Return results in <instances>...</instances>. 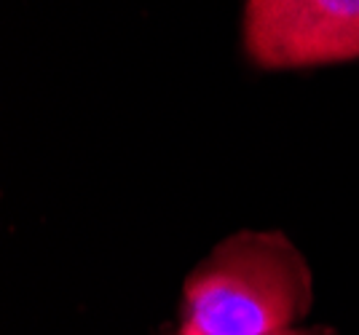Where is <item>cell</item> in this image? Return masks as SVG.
<instances>
[{"label":"cell","mask_w":359,"mask_h":335,"mask_svg":"<svg viewBox=\"0 0 359 335\" xmlns=\"http://www.w3.org/2000/svg\"><path fill=\"white\" fill-rule=\"evenodd\" d=\"M314 301L311 268L279 231H239L196 266L182 287V335H276Z\"/></svg>","instance_id":"cell-1"},{"label":"cell","mask_w":359,"mask_h":335,"mask_svg":"<svg viewBox=\"0 0 359 335\" xmlns=\"http://www.w3.org/2000/svg\"><path fill=\"white\" fill-rule=\"evenodd\" d=\"M241 46L260 70L359 60V0H244Z\"/></svg>","instance_id":"cell-2"},{"label":"cell","mask_w":359,"mask_h":335,"mask_svg":"<svg viewBox=\"0 0 359 335\" xmlns=\"http://www.w3.org/2000/svg\"><path fill=\"white\" fill-rule=\"evenodd\" d=\"M177 335H182V333H177ZM276 335H338L332 327H306V330H285V333H276Z\"/></svg>","instance_id":"cell-3"}]
</instances>
